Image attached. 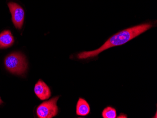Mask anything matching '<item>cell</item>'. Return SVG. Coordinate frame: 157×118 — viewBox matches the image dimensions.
Here are the masks:
<instances>
[{
	"instance_id": "5b68a950",
	"label": "cell",
	"mask_w": 157,
	"mask_h": 118,
	"mask_svg": "<svg viewBox=\"0 0 157 118\" xmlns=\"http://www.w3.org/2000/svg\"><path fill=\"white\" fill-rule=\"evenodd\" d=\"M34 92L37 97L41 100H45L51 97V89L45 83L40 80L34 86Z\"/></svg>"
},
{
	"instance_id": "3957f363",
	"label": "cell",
	"mask_w": 157,
	"mask_h": 118,
	"mask_svg": "<svg viewBox=\"0 0 157 118\" xmlns=\"http://www.w3.org/2000/svg\"><path fill=\"white\" fill-rule=\"evenodd\" d=\"M59 98V97L57 96L41 103L37 108L38 117L40 118H52L56 116L59 112L57 102Z\"/></svg>"
},
{
	"instance_id": "52a82bcc",
	"label": "cell",
	"mask_w": 157,
	"mask_h": 118,
	"mask_svg": "<svg viewBox=\"0 0 157 118\" xmlns=\"http://www.w3.org/2000/svg\"><path fill=\"white\" fill-rule=\"evenodd\" d=\"M90 109L88 102L84 99H78L76 105V114L78 116H86L90 113Z\"/></svg>"
},
{
	"instance_id": "277c9868",
	"label": "cell",
	"mask_w": 157,
	"mask_h": 118,
	"mask_svg": "<svg viewBox=\"0 0 157 118\" xmlns=\"http://www.w3.org/2000/svg\"><path fill=\"white\" fill-rule=\"evenodd\" d=\"M12 16V20L14 26L18 29L22 27L24 20L25 12L19 4L13 2L8 4Z\"/></svg>"
},
{
	"instance_id": "9c48e42d",
	"label": "cell",
	"mask_w": 157,
	"mask_h": 118,
	"mask_svg": "<svg viewBox=\"0 0 157 118\" xmlns=\"http://www.w3.org/2000/svg\"><path fill=\"white\" fill-rule=\"evenodd\" d=\"M118 118H127V116L125 115V114H123V116H121L120 115V116L118 117Z\"/></svg>"
},
{
	"instance_id": "7a4b0ae2",
	"label": "cell",
	"mask_w": 157,
	"mask_h": 118,
	"mask_svg": "<svg viewBox=\"0 0 157 118\" xmlns=\"http://www.w3.org/2000/svg\"><path fill=\"white\" fill-rule=\"evenodd\" d=\"M4 64L7 70L16 74H23L27 69L25 57L21 53H12L7 55L4 60Z\"/></svg>"
},
{
	"instance_id": "6da1fadb",
	"label": "cell",
	"mask_w": 157,
	"mask_h": 118,
	"mask_svg": "<svg viewBox=\"0 0 157 118\" xmlns=\"http://www.w3.org/2000/svg\"><path fill=\"white\" fill-rule=\"evenodd\" d=\"M153 26L154 23L150 22L141 24L121 31L110 37L104 44L98 48L94 51L82 52L77 55V58L80 59H84L97 57L100 53L109 48L125 44L151 29Z\"/></svg>"
},
{
	"instance_id": "ba28073f",
	"label": "cell",
	"mask_w": 157,
	"mask_h": 118,
	"mask_svg": "<svg viewBox=\"0 0 157 118\" xmlns=\"http://www.w3.org/2000/svg\"><path fill=\"white\" fill-rule=\"evenodd\" d=\"M102 115L104 118H115L117 117V112L114 108L107 106L103 110Z\"/></svg>"
},
{
	"instance_id": "30bf717a",
	"label": "cell",
	"mask_w": 157,
	"mask_h": 118,
	"mask_svg": "<svg viewBox=\"0 0 157 118\" xmlns=\"http://www.w3.org/2000/svg\"><path fill=\"white\" fill-rule=\"evenodd\" d=\"M3 103V102H2V100L1 98L0 97V105H1Z\"/></svg>"
},
{
	"instance_id": "8992f818",
	"label": "cell",
	"mask_w": 157,
	"mask_h": 118,
	"mask_svg": "<svg viewBox=\"0 0 157 118\" xmlns=\"http://www.w3.org/2000/svg\"><path fill=\"white\" fill-rule=\"evenodd\" d=\"M14 42V37L10 31H4L0 33V48L10 47Z\"/></svg>"
}]
</instances>
